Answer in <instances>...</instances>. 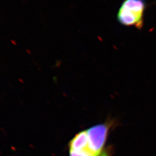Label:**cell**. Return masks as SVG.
<instances>
[{
	"mask_svg": "<svg viewBox=\"0 0 156 156\" xmlns=\"http://www.w3.org/2000/svg\"><path fill=\"white\" fill-rule=\"evenodd\" d=\"M117 126V120L109 117L103 123L79 131L68 143V155L113 156V148L108 145V140Z\"/></svg>",
	"mask_w": 156,
	"mask_h": 156,
	"instance_id": "obj_1",
	"label": "cell"
},
{
	"mask_svg": "<svg viewBox=\"0 0 156 156\" xmlns=\"http://www.w3.org/2000/svg\"><path fill=\"white\" fill-rule=\"evenodd\" d=\"M146 6L145 0H124L117 12V21L124 26L141 29Z\"/></svg>",
	"mask_w": 156,
	"mask_h": 156,
	"instance_id": "obj_2",
	"label": "cell"
}]
</instances>
